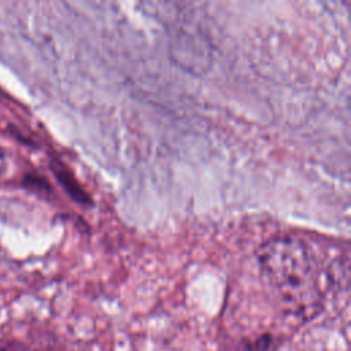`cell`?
Masks as SVG:
<instances>
[{"label": "cell", "mask_w": 351, "mask_h": 351, "mask_svg": "<svg viewBox=\"0 0 351 351\" xmlns=\"http://www.w3.org/2000/svg\"><path fill=\"white\" fill-rule=\"evenodd\" d=\"M262 276L284 311L299 319L313 318L322 306V267L314 248L296 234H280L258 251Z\"/></svg>", "instance_id": "1"}, {"label": "cell", "mask_w": 351, "mask_h": 351, "mask_svg": "<svg viewBox=\"0 0 351 351\" xmlns=\"http://www.w3.org/2000/svg\"><path fill=\"white\" fill-rule=\"evenodd\" d=\"M5 165H7V160H5V154L4 151L0 148V174L5 170Z\"/></svg>", "instance_id": "2"}]
</instances>
